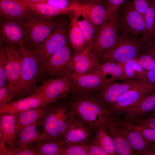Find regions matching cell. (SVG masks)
Returning <instances> with one entry per match:
<instances>
[{
	"label": "cell",
	"mask_w": 155,
	"mask_h": 155,
	"mask_svg": "<svg viewBox=\"0 0 155 155\" xmlns=\"http://www.w3.org/2000/svg\"><path fill=\"white\" fill-rule=\"evenodd\" d=\"M67 98L73 115L80 117L94 130L110 120L107 106L96 91H73Z\"/></svg>",
	"instance_id": "obj_1"
},
{
	"label": "cell",
	"mask_w": 155,
	"mask_h": 155,
	"mask_svg": "<svg viewBox=\"0 0 155 155\" xmlns=\"http://www.w3.org/2000/svg\"><path fill=\"white\" fill-rule=\"evenodd\" d=\"M46 106L42 124L52 140L59 142L73 116L67 97L48 104Z\"/></svg>",
	"instance_id": "obj_2"
},
{
	"label": "cell",
	"mask_w": 155,
	"mask_h": 155,
	"mask_svg": "<svg viewBox=\"0 0 155 155\" xmlns=\"http://www.w3.org/2000/svg\"><path fill=\"white\" fill-rule=\"evenodd\" d=\"M22 56V62L18 83L14 93L15 98H22L35 94L40 80L41 65L36 57L25 44L18 45Z\"/></svg>",
	"instance_id": "obj_3"
},
{
	"label": "cell",
	"mask_w": 155,
	"mask_h": 155,
	"mask_svg": "<svg viewBox=\"0 0 155 155\" xmlns=\"http://www.w3.org/2000/svg\"><path fill=\"white\" fill-rule=\"evenodd\" d=\"M154 42L146 40L140 36L118 34L116 44L107 56L106 61L110 60L125 63L145 52Z\"/></svg>",
	"instance_id": "obj_4"
},
{
	"label": "cell",
	"mask_w": 155,
	"mask_h": 155,
	"mask_svg": "<svg viewBox=\"0 0 155 155\" xmlns=\"http://www.w3.org/2000/svg\"><path fill=\"white\" fill-rule=\"evenodd\" d=\"M63 22L55 18H46L31 12L25 19L24 26L25 32V45L33 50L48 37L55 27Z\"/></svg>",
	"instance_id": "obj_5"
},
{
	"label": "cell",
	"mask_w": 155,
	"mask_h": 155,
	"mask_svg": "<svg viewBox=\"0 0 155 155\" xmlns=\"http://www.w3.org/2000/svg\"><path fill=\"white\" fill-rule=\"evenodd\" d=\"M118 36L117 12L98 29L89 47L100 63L106 61L107 56L116 44Z\"/></svg>",
	"instance_id": "obj_6"
},
{
	"label": "cell",
	"mask_w": 155,
	"mask_h": 155,
	"mask_svg": "<svg viewBox=\"0 0 155 155\" xmlns=\"http://www.w3.org/2000/svg\"><path fill=\"white\" fill-rule=\"evenodd\" d=\"M72 51L68 42L51 56L41 66L40 78L48 79L65 76L73 73Z\"/></svg>",
	"instance_id": "obj_7"
},
{
	"label": "cell",
	"mask_w": 155,
	"mask_h": 155,
	"mask_svg": "<svg viewBox=\"0 0 155 155\" xmlns=\"http://www.w3.org/2000/svg\"><path fill=\"white\" fill-rule=\"evenodd\" d=\"M118 34L142 37L145 30L144 17L134 7L131 1L127 0L117 11Z\"/></svg>",
	"instance_id": "obj_8"
},
{
	"label": "cell",
	"mask_w": 155,
	"mask_h": 155,
	"mask_svg": "<svg viewBox=\"0 0 155 155\" xmlns=\"http://www.w3.org/2000/svg\"><path fill=\"white\" fill-rule=\"evenodd\" d=\"M65 27V24L63 22L38 46L34 50H30L41 66L68 42Z\"/></svg>",
	"instance_id": "obj_9"
},
{
	"label": "cell",
	"mask_w": 155,
	"mask_h": 155,
	"mask_svg": "<svg viewBox=\"0 0 155 155\" xmlns=\"http://www.w3.org/2000/svg\"><path fill=\"white\" fill-rule=\"evenodd\" d=\"M72 92L70 76H65L44 80L37 87L35 94L39 96L47 104L67 97Z\"/></svg>",
	"instance_id": "obj_10"
},
{
	"label": "cell",
	"mask_w": 155,
	"mask_h": 155,
	"mask_svg": "<svg viewBox=\"0 0 155 155\" xmlns=\"http://www.w3.org/2000/svg\"><path fill=\"white\" fill-rule=\"evenodd\" d=\"M95 130L80 117L73 115L61 140L59 143L62 148L71 144H91Z\"/></svg>",
	"instance_id": "obj_11"
},
{
	"label": "cell",
	"mask_w": 155,
	"mask_h": 155,
	"mask_svg": "<svg viewBox=\"0 0 155 155\" xmlns=\"http://www.w3.org/2000/svg\"><path fill=\"white\" fill-rule=\"evenodd\" d=\"M138 88L144 89L150 93L153 92L143 80H129L122 83L118 81L111 82L96 92L99 98L106 106L114 102L126 91Z\"/></svg>",
	"instance_id": "obj_12"
},
{
	"label": "cell",
	"mask_w": 155,
	"mask_h": 155,
	"mask_svg": "<svg viewBox=\"0 0 155 155\" xmlns=\"http://www.w3.org/2000/svg\"><path fill=\"white\" fill-rule=\"evenodd\" d=\"M110 119L125 137L137 155H146L151 142L146 140L129 122L120 116H111Z\"/></svg>",
	"instance_id": "obj_13"
},
{
	"label": "cell",
	"mask_w": 155,
	"mask_h": 155,
	"mask_svg": "<svg viewBox=\"0 0 155 155\" xmlns=\"http://www.w3.org/2000/svg\"><path fill=\"white\" fill-rule=\"evenodd\" d=\"M24 20L0 17V44L4 45H25Z\"/></svg>",
	"instance_id": "obj_14"
},
{
	"label": "cell",
	"mask_w": 155,
	"mask_h": 155,
	"mask_svg": "<svg viewBox=\"0 0 155 155\" xmlns=\"http://www.w3.org/2000/svg\"><path fill=\"white\" fill-rule=\"evenodd\" d=\"M151 93L144 89L140 88L126 91L121 95L114 102L106 106L110 117L120 116L135 106L142 100Z\"/></svg>",
	"instance_id": "obj_15"
},
{
	"label": "cell",
	"mask_w": 155,
	"mask_h": 155,
	"mask_svg": "<svg viewBox=\"0 0 155 155\" xmlns=\"http://www.w3.org/2000/svg\"><path fill=\"white\" fill-rule=\"evenodd\" d=\"M0 155H5L9 151L17 148L15 115L0 113Z\"/></svg>",
	"instance_id": "obj_16"
},
{
	"label": "cell",
	"mask_w": 155,
	"mask_h": 155,
	"mask_svg": "<svg viewBox=\"0 0 155 155\" xmlns=\"http://www.w3.org/2000/svg\"><path fill=\"white\" fill-rule=\"evenodd\" d=\"M4 46L7 59L6 76L9 85L14 94L20 77L22 56L18 46Z\"/></svg>",
	"instance_id": "obj_17"
},
{
	"label": "cell",
	"mask_w": 155,
	"mask_h": 155,
	"mask_svg": "<svg viewBox=\"0 0 155 155\" xmlns=\"http://www.w3.org/2000/svg\"><path fill=\"white\" fill-rule=\"evenodd\" d=\"M73 76H78L94 73L101 64L88 47L83 51L73 53L72 57Z\"/></svg>",
	"instance_id": "obj_18"
},
{
	"label": "cell",
	"mask_w": 155,
	"mask_h": 155,
	"mask_svg": "<svg viewBox=\"0 0 155 155\" xmlns=\"http://www.w3.org/2000/svg\"><path fill=\"white\" fill-rule=\"evenodd\" d=\"M69 76L72 91H97L111 82L96 72Z\"/></svg>",
	"instance_id": "obj_19"
},
{
	"label": "cell",
	"mask_w": 155,
	"mask_h": 155,
	"mask_svg": "<svg viewBox=\"0 0 155 155\" xmlns=\"http://www.w3.org/2000/svg\"><path fill=\"white\" fill-rule=\"evenodd\" d=\"M79 4L82 11L97 30L106 20V0H87L80 2Z\"/></svg>",
	"instance_id": "obj_20"
},
{
	"label": "cell",
	"mask_w": 155,
	"mask_h": 155,
	"mask_svg": "<svg viewBox=\"0 0 155 155\" xmlns=\"http://www.w3.org/2000/svg\"><path fill=\"white\" fill-rule=\"evenodd\" d=\"M46 105L39 96L34 94L12 101L0 108V113L16 114L31 109L44 107Z\"/></svg>",
	"instance_id": "obj_21"
},
{
	"label": "cell",
	"mask_w": 155,
	"mask_h": 155,
	"mask_svg": "<svg viewBox=\"0 0 155 155\" xmlns=\"http://www.w3.org/2000/svg\"><path fill=\"white\" fill-rule=\"evenodd\" d=\"M40 124H42L41 121L28 126L22 130L17 139V147L18 150H21L27 146L36 144L43 141L52 140L45 131L42 133L38 131L36 127Z\"/></svg>",
	"instance_id": "obj_22"
},
{
	"label": "cell",
	"mask_w": 155,
	"mask_h": 155,
	"mask_svg": "<svg viewBox=\"0 0 155 155\" xmlns=\"http://www.w3.org/2000/svg\"><path fill=\"white\" fill-rule=\"evenodd\" d=\"M31 13L19 0H0V17L24 20L29 17Z\"/></svg>",
	"instance_id": "obj_23"
},
{
	"label": "cell",
	"mask_w": 155,
	"mask_h": 155,
	"mask_svg": "<svg viewBox=\"0 0 155 155\" xmlns=\"http://www.w3.org/2000/svg\"><path fill=\"white\" fill-rule=\"evenodd\" d=\"M46 106L31 109L15 115L16 135L18 137L22 130L24 128L41 121L45 113Z\"/></svg>",
	"instance_id": "obj_24"
},
{
	"label": "cell",
	"mask_w": 155,
	"mask_h": 155,
	"mask_svg": "<svg viewBox=\"0 0 155 155\" xmlns=\"http://www.w3.org/2000/svg\"><path fill=\"white\" fill-rule=\"evenodd\" d=\"M105 125L113 139L117 155H137L125 137L110 119Z\"/></svg>",
	"instance_id": "obj_25"
},
{
	"label": "cell",
	"mask_w": 155,
	"mask_h": 155,
	"mask_svg": "<svg viewBox=\"0 0 155 155\" xmlns=\"http://www.w3.org/2000/svg\"><path fill=\"white\" fill-rule=\"evenodd\" d=\"M94 72L98 73L111 82L119 80L125 82L121 63L107 60L101 63Z\"/></svg>",
	"instance_id": "obj_26"
},
{
	"label": "cell",
	"mask_w": 155,
	"mask_h": 155,
	"mask_svg": "<svg viewBox=\"0 0 155 155\" xmlns=\"http://www.w3.org/2000/svg\"><path fill=\"white\" fill-rule=\"evenodd\" d=\"M71 16V21L68 32V38L73 53H78L88 46L77 23L76 13Z\"/></svg>",
	"instance_id": "obj_27"
},
{
	"label": "cell",
	"mask_w": 155,
	"mask_h": 155,
	"mask_svg": "<svg viewBox=\"0 0 155 155\" xmlns=\"http://www.w3.org/2000/svg\"><path fill=\"white\" fill-rule=\"evenodd\" d=\"M20 1L30 11L44 18H50L61 15L68 14L71 16L75 14L44 3H30Z\"/></svg>",
	"instance_id": "obj_28"
},
{
	"label": "cell",
	"mask_w": 155,
	"mask_h": 155,
	"mask_svg": "<svg viewBox=\"0 0 155 155\" xmlns=\"http://www.w3.org/2000/svg\"><path fill=\"white\" fill-rule=\"evenodd\" d=\"M91 144L100 147L109 155H117L113 141L104 124H100L95 129Z\"/></svg>",
	"instance_id": "obj_29"
},
{
	"label": "cell",
	"mask_w": 155,
	"mask_h": 155,
	"mask_svg": "<svg viewBox=\"0 0 155 155\" xmlns=\"http://www.w3.org/2000/svg\"><path fill=\"white\" fill-rule=\"evenodd\" d=\"M155 110V91L142 100L135 106L123 115L133 117L145 115Z\"/></svg>",
	"instance_id": "obj_30"
},
{
	"label": "cell",
	"mask_w": 155,
	"mask_h": 155,
	"mask_svg": "<svg viewBox=\"0 0 155 155\" xmlns=\"http://www.w3.org/2000/svg\"><path fill=\"white\" fill-rule=\"evenodd\" d=\"M79 27L86 40L87 46H90L97 30L82 10L76 13Z\"/></svg>",
	"instance_id": "obj_31"
},
{
	"label": "cell",
	"mask_w": 155,
	"mask_h": 155,
	"mask_svg": "<svg viewBox=\"0 0 155 155\" xmlns=\"http://www.w3.org/2000/svg\"><path fill=\"white\" fill-rule=\"evenodd\" d=\"M122 67L125 81L142 80L147 72L135 58L122 63Z\"/></svg>",
	"instance_id": "obj_32"
},
{
	"label": "cell",
	"mask_w": 155,
	"mask_h": 155,
	"mask_svg": "<svg viewBox=\"0 0 155 155\" xmlns=\"http://www.w3.org/2000/svg\"><path fill=\"white\" fill-rule=\"evenodd\" d=\"M144 18L145 30L142 38L147 41L155 42V5L152 0Z\"/></svg>",
	"instance_id": "obj_33"
},
{
	"label": "cell",
	"mask_w": 155,
	"mask_h": 155,
	"mask_svg": "<svg viewBox=\"0 0 155 155\" xmlns=\"http://www.w3.org/2000/svg\"><path fill=\"white\" fill-rule=\"evenodd\" d=\"M36 155H60L62 147L59 142L52 140L34 145Z\"/></svg>",
	"instance_id": "obj_34"
},
{
	"label": "cell",
	"mask_w": 155,
	"mask_h": 155,
	"mask_svg": "<svg viewBox=\"0 0 155 155\" xmlns=\"http://www.w3.org/2000/svg\"><path fill=\"white\" fill-rule=\"evenodd\" d=\"M35 3H42L75 14L81 11V5L73 0H45Z\"/></svg>",
	"instance_id": "obj_35"
},
{
	"label": "cell",
	"mask_w": 155,
	"mask_h": 155,
	"mask_svg": "<svg viewBox=\"0 0 155 155\" xmlns=\"http://www.w3.org/2000/svg\"><path fill=\"white\" fill-rule=\"evenodd\" d=\"M127 120L135 125L155 129V115L148 114L138 117H128Z\"/></svg>",
	"instance_id": "obj_36"
},
{
	"label": "cell",
	"mask_w": 155,
	"mask_h": 155,
	"mask_svg": "<svg viewBox=\"0 0 155 155\" xmlns=\"http://www.w3.org/2000/svg\"><path fill=\"white\" fill-rule=\"evenodd\" d=\"M60 155H88L84 144H71L62 148Z\"/></svg>",
	"instance_id": "obj_37"
},
{
	"label": "cell",
	"mask_w": 155,
	"mask_h": 155,
	"mask_svg": "<svg viewBox=\"0 0 155 155\" xmlns=\"http://www.w3.org/2000/svg\"><path fill=\"white\" fill-rule=\"evenodd\" d=\"M7 61L4 46L0 44V86L9 85L6 72Z\"/></svg>",
	"instance_id": "obj_38"
},
{
	"label": "cell",
	"mask_w": 155,
	"mask_h": 155,
	"mask_svg": "<svg viewBox=\"0 0 155 155\" xmlns=\"http://www.w3.org/2000/svg\"><path fill=\"white\" fill-rule=\"evenodd\" d=\"M140 66L147 71L155 67V58L144 52L135 58Z\"/></svg>",
	"instance_id": "obj_39"
},
{
	"label": "cell",
	"mask_w": 155,
	"mask_h": 155,
	"mask_svg": "<svg viewBox=\"0 0 155 155\" xmlns=\"http://www.w3.org/2000/svg\"><path fill=\"white\" fill-rule=\"evenodd\" d=\"M15 99L14 95L9 85L0 86V108Z\"/></svg>",
	"instance_id": "obj_40"
},
{
	"label": "cell",
	"mask_w": 155,
	"mask_h": 155,
	"mask_svg": "<svg viewBox=\"0 0 155 155\" xmlns=\"http://www.w3.org/2000/svg\"><path fill=\"white\" fill-rule=\"evenodd\" d=\"M126 0H106L107 14L105 21L117 12Z\"/></svg>",
	"instance_id": "obj_41"
},
{
	"label": "cell",
	"mask_w": 155,
	"mask_h": 155,
	"mask_svg": "<svg viewBox=\"0 0 155 155\" xmlns=\"http://www.w3.org/2000/svg\"><path fill=\"white\" fill-rule=\"evenodd\" d=\"M130 123L146 140L150 142L155 143V129L135 125Z\"/></svg>",
	"instance_id": "obj_42"
},
{
	"label": "cell",
	"mask_w": 155,
	"mask_h": 155,
	"mask_svg": "<svg viewBox=\"0 0 155 155\" xmlns=\"http://www.w3.org/2000/svg\"><path fill=\"white\" fill-rule=\"evenodd\" d=\"M151 0H131L135 9L144 17L148 8Z\"/></svg>",
	"instance_id": "obj_43"
},
{
	"label": "cell",
	"mask_w": 155,
	"mask_h": 155,
	"mask_svg": "<svg viewBox=\"0 0 155 155\" xmlns=\"http://www.w3.org/2000/svg\"><path fill=\"white\" fill-rule=\"evenodd\" d=\"M88 155H109L100 147L92 144H84Z\"/></svg>",
	"instance_id": "obj_44"
},
{
	"label": "cell",
	"mask_w": 155,
	"mask_h": 155,
	"mask_svg": "<svg viewBox=\"0 0 155 155\" xmlns=\"http://www.w3.org/2000/svg\"><path fill=\"white\" fill-rule=\"evenodd\" d=\"M142 80L153 91H155V67L147 71Z\"/></svg>",
	"instance_id": "obj_45"
},
{
	"label": "cell",
	"mask_w": 155,
	"mask_h": 155,
	"mask_svg": "<svg viewBox=\"0 0 155 155\" xmlns=\"http://www.w3.org/2000/svg\"><path fill=\"white\" fill-rule=\"evenodd\" d=\"M146 155H155V143L151 142Z\"/></svg>",
	"instance_id": "obj_46"
},
{
	"label": "cell",
	"mask_w": 155,
	"mask_h": 155,
	"mask_svg": "<svg viewBox=\"0 0 155 155\" xmlns=\"http://www.w3.org/2000/svg\"><path fill=\"white\" fill-rule=\"evenodd\" d=\"M144 52L155 58V42Z\"/></svg>",
	"instance_id": "obj_47"
},
{
	"label": "cell",
	"mask_w": 155,
	"mask_h": 155,
	"mask_svg": "<svg viewBox=\"0 0 155 155\" xmlns=\"http://www.w3.org/2000/svg\"><path fill=\"white\" fill-rule=\"evenodd\" d=\"M20 1L30 3H38L45 0H19Z\"/></svg>",
	"instance_id": "obj_48"
},
{
	"label": "cell",
	"mask_w": 155,
	"mask_h": 155,
	"mask_svg": "<svg viewBox=\"0 0 155 155\" xmlns=\"http://www.w3.org/2000/svg\"><path fill=\"white\" fill-rule=\"evenodd\" d=\"M75 2H76L77 3H78L82 1L85 0H73Z\"/></svg>",
	"instance_id": "obj_49"
},
{
	"label": "cell",
	"mask_w": 155,
	"mask_h": 155,
	"mask_svg": "<svg viewBox=\"0 0 155 155\" xmlns=\"http://www.w3.org/2000/svg\"><path fill=\"white\" fill-rule=\"evenodd\" d=\"M149 114L155 115V110L151 113H149Z\"/></svg>",
	"instance_id": "obj_50"
},
{
	"label": "cell",
	"mask_w": 155,
	"mask_h": 155,
	"mask_svg": "<svg viewBox=\"0 0 155 155\" xmlns=\"http://www.w3.org/2000/svg\"><path fill=\"white\" fill-rule=\"evenodd\" d=\"M155 5V0H152Z\"/></svg>",
	"instance_id": "obj_51"
}]
</instances>
